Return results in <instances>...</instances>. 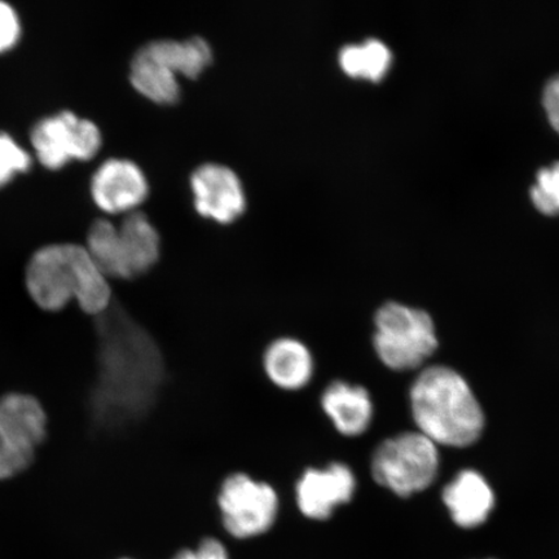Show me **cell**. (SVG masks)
<instances>
[{
  "mask_svg": "<svg viewBox=\"0 0 559 559\" xmlns=\"http://www.w3.org/2000/svg\"><path fill=\"white\" fill-rule=\"evenodd\" d=\"M97 321L94 415L105 425L143 421L157 408L167 381L163 346L155 333L123 310L110 307Z\"/></svg>",
  "mask_w": 559,
  "mask_h": 559,
  "instance_id": "cell-1",
  "label": "cell"
},
{
  "mask_svg": "<svg viewBox=\"0 0 559 559\" xmlns=\"http://www.w3.org/2000/svg\"><path fill=\"white\" fill-rule=\"evenodd\" d=\"M108 277L97 267L86 247L52 243L35 251L26 265L27 293L39 309L64 310L70 302L99 318L111 307Z\"/></svg>",
  "mask_w": 559,
  "mask_h": 559,
  "instance_id": "cell-2",
  "label": "cell"
},
{
  "mask_svg": "<svg viewBox=\"0 0 559 559\" xmlns=\"http://www.w3.org/2000/svg\"><path fill=\"white\" fill-rule=\"evenodd\" d=\"M412 421L437 445L467 447L478 440L485 416L469 384L454 370L431 366L408 389Z\"/></svg>",
  "mask_w": 559,
  "mask_h": 559,
  "instance_id": "cell-3",
  "label": "cell"
},
{
  "mask_svg": "<svg viewBox=\"0 0 559 559\" xmlns=\"http://www.w3.org/2000/svg\"><path fill=\"white\" fill-rule=\"evenodd\" d=\"M370 346L383 369L393 374L415 372L438 348L435 321L428 311L388 299L372 317Z\"/></svg>",
  "mask_w": 559,
  "mask_h": 559,
  "instance_id": "cell-4",
  "label": "cell"
},
{
  "mask_svg": "<svg viewBox=\"0 0 559 559\" xmlns=\"http://www.w3.org/2000/svg\"><path fill=\"white\" fill-rule=\"evenodd\" d=\"M438 469V445L417 430H401L380 440L368 465L373 484L402 500L426 491Z\"/></svg>",
  "mask_w": 559,
  "mask_h": 559,
  "instance_id": "cell-5",
  "label": "cell"
},
{
  "mask_svg": "<svg viewBox=\"0 0 559 559\" xmlns=\"http://www.w3.org/2000/svg\"><path fill=\"white\" fill-rule=\"evenodd\" d=\"M215 504L222 530L239 542L271 534L283 509L275 486L245 472L230 473L222 480Z\"/></svg>",
  "mask_w": 559,
  "mask_h": 559,
  "instance_id": "cell-6",
  "label": "cell"
},
{
  "mask_svg": "<svg viewBox=\"0 0 559 559\" xmlns=\"http://www.w3.org/2000/svg\"><path fill=\"white\" fill-rule=\"evenodd\" d=\"M44 405L31 394L0 396V481L17 477L33 464L47 437Z\"/></svg>",
  "mask_w": 559,
  "mask_h": 559,
  "instance_id": "cell-7",
  "label": "cell"
},
{
  "mask_svg": "<svg viewBox=\"0 0 559 559\" xmlns=\"http://www.w3.org/2000/svg\"><path fill=\"white\" fill-rule=\"evenodd\" d=\"M359 489L358 474L345 461L307 466L293 486V502L302 519L331 522L340 510L353 504Z\"/></svg>",
  "mask_w": 559,
  "mask_h": 559,
  "instance_id": "cell-8",
  "label": "cell"
},
{
  "mask_svg": "<svg viewBox=\"0 0 559 559\" xmlns=\"http://www.w3.org/2000/svg\"><path fill=\"white\" fill-rule=\"evenodd\" d=\"M31 140L35 156L50 170H59L70 160L93 159L103 145L96 123L73 111L46 117L34 126Z\"/></svg>",
  "mask_w": 559,
  "mask_h": 559,
  "instance_id": "cell-9",
  "label": "cell"
},
{
  "mask_svg": "<svg viewBox=\"0 0 559 559\" xmlns=\"http://www.w3.org/2000/svg\"><path fill=\"white\" fill-rule=\"evenodd\" d=\"M159 254L157 228L144 213L132 212L109 237L100 269L108 278L134 280L155 267Z\"/></svg>",
  "mask_w": 559,
  "mask_h": 559,
  "instance_id": "cell-10",
  "label": "cell"
},
{
  "mask_svg": "<svg viewBox=\"0 0 559 559\" xmlns=\"http://www.w3.org/2000/svg\"><path fill=\"white\" fill-rule=\"evenodd\" d=\"M321 414L341 438L366 437L376 421V403L365 384L344 379L328 382L319 395Z\"/></svg>",
  "mask_w": 559,
  "mask_h": 559,
  "instance_id": "cell-11",
  "label": "cell"
},
{
  "mask_svg": "<svg viewBox=\"0 0 559 559\" xmlns=\"http://www.w3.org/2000/svg\"><path fill=\"white\" fill-rule=\"evenodd\" d=\"M90 188L96 206L111 215L135 212L150 192L144 171L126 158L105 160L93 175Z\"/></svg>",
  "mask_w": 559,
  "mask_h": 559,
  "instance_id": "cell-12",
  "label": "cell"
},
{
  "mask_svg": "<svg viewBox=\"0 0 559 559\" xmlns=\"http://www.w3.org/2000/svg\"><path fill=\"white\" fill-rule=\"evenodd\" d=\"M195 210L206 218L229 223L247 207V194L239 175L221 164H204L191 175Z\"/></svg>",
  "mask_w": 559,
  "mask_h": 559,
  "instance_id": "cell-13",
  "label": "cell"
},
{
  "mask_svg": "<svg viewBox=\"0 0 559 559\" xmlns=\"http://www.w3.org/2000/svg\"><path fill=\"white\" fill-rule=\"evenodd\" d=\"M261 368L264 379L280 393L299 394L311 386L317 360L305 341L280 335L265 345Z\"/></svg>",
  "mask_w": 559,
  "mask_h": 559,
  "instance_id": "cell-14",
  "label": "cell"
},
{
  "mask_svg": "<svg viewBox=\"0 0 559 559\" xmlns=\"http://www.w3.org/2000/svg\"><path fill=\"white\" fill-rule=\"evenodd\" d=\"M443 502L452 520L463 528L484 524L495 507V495L486 479L477 472H461L443 489Z\"/></svg>",
  "mask_w": 559,
  "mask_h": 559,
  "instance_id": "cell-15",
  "label": "cell"
},
{
  "mask_svg": "<svg viewBox=\"0 0 559 559\" xmlns=\"http://www.w3.org/2000/svg\"><path fill=\"white\" fill-rule=\"evenodd\" d=\"M130 82L139 94L153 103L174 104L180 96L178 75L146 51L144 46L131 61Z\"/></svg>",
  "mask_w": 559,
  "mask_h": 559,
  "instance_id": "cell-16",
  "label": "cell"
},
{
  "mask_svg": "<svg viewBox=\"0 0 559 559\" xmlns=\"http://www.w3.org/2000/svg\"><path fill=\"white\" fill-rule=\"evenodd\" d=\"M144 48L175 74H181L188 79H198L213 60L212 46L199 35L185 40H153Z\"/></svg>",
  "mask_w": 559,
  "mask_h": 559,
  "instance_id": "cell-17",
  "label": "cell"
},
{
  "mask_svg": "<svg viewBox=\"0 0 559 559\" xmlns=\"http://www.w3.org/2000/svg\"><path fill=\"white\" fill-rule=\"evenodd\" d=\"M338 62L342 70L354 79L379 82L393 64V52L384 41L369 38L342 47Z\"/></svg>",
  "mask_w": 559,
  "mask_h": 559,
  "instance_id": "cell-18",
  "label": "cell"
},
{
  "mask_svg": "<svg viewBox=\"0 0 559 559\" xmlns=\"http://www.w3.org/2000/svg\"><path fill=\"white\" fill-rule=\"evenodd\" d=\"M32 165L31 153L10 134L0 132V188L10 185L17 174L29 171Z\"/></svg>",
  "mask_w": 559,
  "mask_h": 559,
  "instance_id": "cell-19",
  "label": "cell"
},
{
  "mask_svg": "<svg viewBox=\"0 0 559 559\" xmlns=\"http://www.w3.org/2000/svg\"><path fill=\"white\" fill-rule=\"evenodd\" d=\"M531 199L543 214L559 213V163L543 167L537 173L536 183L531 188Z\"/></svg>",
  "mask_w": 559,
  "mask_h": 559,
  "instance_id": "cell-20",
  "label": "cell"
},
{
  "mask_svg": "<svg viewBox=\"0 0 559 559\" xmlns=\"http://www.w3.org/2000/svg\"><path fill=\"white\" fill-rule=\"evenodd\" d=\"M23 34L19 13L10 3L0 0V53L15 48Z\"/></svg>",
  "mask_w": 559,
  "mask_h": 559,
  "instance_id": "cell-21",
  "label": "cell"
},
{
  "mask_svg": "<svg viewBox=\"0 0 559 559\" xmlns=\"http://www.w3.org/2000/svg\"><path fill=\"white\" fill-rule=\"evenodd\" d=\"M173 559H229V554L218 537L204 536L194 548L181 549Z\"/></svg>",
  "mask_w": 559,
  "mask_h": 559,
  "instance_id": "cell-22",
  "label": "cell"
},
{
  "mask_svg": "<svg viewBox=\"0 0 559 559\" xmlns=\"http://www.w3.org/2000/svg\"><path fill=\"white\" fill-rule=\"evenodd\" d=\"M543 104L550 124L559 132V74L551 76L545 85Z\"/></svg>",
  "mask_w": 559,
  "mask_h": 559,
  "instance_id": "cell-23",
  "label": "cell"
}]
</instances>
